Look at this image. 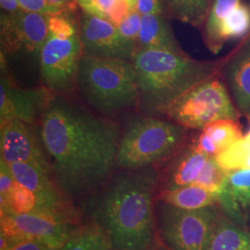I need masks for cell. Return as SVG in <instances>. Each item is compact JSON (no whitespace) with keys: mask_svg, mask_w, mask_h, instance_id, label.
Segmentation results:
<instances>
[{"mask_svg":"<svg viewBox=\"0 0 250 250\" xmlns=\"http://www.w3.org/2000/svg\"><path fill=\"white\" fill-rule=\"evenodd\" d=\"M6 68V62L1 60L0 124L11 120H20L31 125L40 122L55 95L45 86L20 88L9 78Z\"/></svg>","mask_w":250,"mask_h":250,"instance_id":"11","label":"cell"},{"mask_svg":"<svg viewBox=\"0 0 250 250\" xmlns=\"http://www.w3.org/2000/svg\"><path fill=\"white\" fill-rule=\"evenodd\" d=\"M250 31V7L239 3L224 18L220 28V40L224 45L226 41L247 36Z\"/></svg>","mask_w":250,"mask_h":250,"instance_id":"24","label":"cell"},{"mask_svg":"<svg viewBox=\"0 0 250 250\" xmlns=\"http://www.w3.org/2000/svg\"><path fill=\"white\" fill-rule=\"evenodd\" d=\"M208 159V156L200 151L195 144L188 146L171 165L166 189H174L193 184Z\"/></svg>","mask_w":250,"mask_h":250,"instance_id":"18","label":"cell"},{"mask_svg":"<svg viewBox=\"0 0 250 250\" xmlns=\"http://www.w3.org/2000/svg\"><path fill=\"white\" fill-rule=\"evenodd\" d=\"M0 6L2 12L7 14H16L22 11L20 8L18 0H0Z\"/></svg>","mask_w":250,"mask_h":250,"instance_id":"38","label":"cell"},{"mask_svg":"<svg viewBox=\"0 0 250 250\" xmlns=\"http://www.w3.org/2000/svg\"><path fill=\"white\" fill-rule=\"evenodd\" d=\"M59 250H112L106 232L94 223L78 227Z\"/></svg>","mask_w":250,"mask_h":250,"instance_id":"22","label":"cell"},{"mask_svg":"<svg viewBox=\"0 0 250 250\" xmlns=\"http://www.w3.org/2000/svg\"><path fill=\"white\" fill-rule=\"evenodd\" d=\"M219 193L197 185L165 189L160 196L163 202L184 209H197L218 204Z\"/></svg>","mask_w":250,"mask_h":250,"instance_id":"19","label":"cell"},{"mask_svg":"<svg viewBox=\"0 0 250 250\" xmlns=\"http://www.w3.org/2000/svg\"><path fill=\"white\" fill-rule=\"evenodd\" d=\"M228 173L229 171L220 166L215 157H208L204 167L193 184L219 193L224 186Z\"/></svg>","mask_w":250,"mask_h":250,"instance_id":"28","label":"cell"},{"mask_svg":"<svg viewBox=\"0 0 250 250\" xmlns=\"http://www.w3.org/2000/svg\"><path fill=\"white\" fill-rule=\"evenodd\" d=\"M20 8L22 11L40 13L45 15H56L66 12L62 9L52 6L47 0H18Z\"/></svg>","mask_w":250,"mask_h":250,"instance_id":"33","label":"cell"},{"mask_svg":"<svg viewBox=\"0 0 250 250\" xmlns=\"http://www.w3.org/2000/svg\"><path fill=\"white\" fill-rule=\"evenodd\" d=\"M78 227L72 218L29 212L1 214V236L8 243L36 239L60 250Z\"/></svg>","mask_w":250,"mask_h":250,"instance_id":"9","label":"cell"},{"mask_svg":"<svg viewBox=\"0 0 250 250\" xmlns=\"http://www.w3.org/2000/svg\"><path fill=\"white\" fill-rule=\"evenodd\" d=\"M83 13L107 20L117 0H76Z\"/></svg>","mask_w":250,"mask_h":250,"instance_id":"31","label":"cell"},{"mask_svg":"<svg viewBox=\"0 0 250 250\" xmlns=\"http://www.w3.org/2000/svg\"><path fill=\"white\" fill-rule=\"evenodd\" d=\"M48 26L49 32L58 36H71L79 32V28L69 17L68 12L49 16Z\"/></svg>","mask_w":250,"mask_h":250,"instance_id":"29","label":"cell"},{"mask_svg":"<svg viewBox=\"0 0 250 250\" xmlns=\"http://www.w3.org/2000/svg\"><path fill=\"white\" fill-rule=\"evenodd\" d=\"M39 133L52 176L68 200L94 197L119 168V126L62 96L49 102Z\"/></svg>","mask_w":250,"mask_h":250,"instance_id":"1","label":"cell"},{"mask_svg":"<svg viewBox=\"0 0 250 250\" xmlns=\"http://www.w3.org/2000/svg\"><path fill=\"white\" fill-rule=\"evenodd\" d=\"M83 52L80 32L71 36H58L49 32L38 57L44 86L60 96L76 87Z\"/></svg>","mask_w":250,"mask_h":250,"instance_id":"8","label":"cell"},{"mask_svg":"<svg viewBox=\"0 0 250 250\" xmlns=\"http://www.w3.org/2000/svg\"><path fill=\"white\" fill-rule=\"evenodd\" d=\"M161 114L187 129H203L223 119L237 121L241 115L217 75L185 93L165 107Z\"/></svg>","mask_w":250,"mask_h":250,"instance_id":"7","label":"cell"},{"mask_svg":"<svg viewBox=\"0 0 250 250\" xmlns=\"http://www.w3.org/2000/svg\"><path fill=\"white\" fill-rule=\"evenodd\" d=\"M208 250H250V230L221 216L215 226Z\"/></svg>","mask_w":250,"mask_h":250,"instance_id":"20","label":"cell"},{"mask_svg":"<svg viewBox=\"0 0 250 250\" xmlns=\"http://www.w3.org/2000/svg\"><path fill=\"white\" fill-rule=\"evenodd\" d=\"M223 73L240 114L250 116V37L227 60Z\"/></svg>","mask_w":250,"mask_h":250,"instance_id":"16","label":"cell"},{"mask_svg":"<svg viewBox=\"0 0 250 250\" xmlns=\"http://www.w3.org/2000/svg\"><path fill=\"white\" fill-rule=\"evenodd\" d=\"M137 10V0H117L107 21L118 26L129 14Z\"/></svg>","mask_w":250,"mask_h":250,"instance_id":"34","label":"cell"},{"mask_svg":"<svg viewBox=\"0 0 250 250\" xmlns=\"http://www.w3.org/2000/svg\"><path fill=\"white\" fill-rule=\"evenodd\" d=\"M222 168L228 171L250 170V129L240 140L215 156Z\"/></svg>","mask_w":250,"mask_h":250,"instance_id":"25","label":"cell"},{"mask_svg":"<svg viewBox=\"0 0 250 250\" xmlns=\"http://www.w3.org/2000/svg\"><path fill=\"white\" fill-rule=\"evenodd\" d=\"M240 3V0H213L205 21V44L213 53H218L223 46L220 40V28L228 13Z\"/></svg>","mask_w":250,"mask_h":250,"instance_id":"23","label":"cell"},{"mask_svg":"<svg viewBox=\"0 0 250 250\" xmlns=\"http://www.w3.org/2000/svg\"><path fill=\"white\" fill-rule=\"evenodd\" d=\"M16 183L9 164L4 161H0V203L1 208L6 205L12 188Z\"/></svg>","mask_w":250,"mask_h":250,"instance_id":"32","label":"cell"},{"mask_svg":"<svg viewBox=\"0 0 250 250\" xmlns=\"http://www.w3.org/2000/svg\"><path fill=\"white\" fill-rule=\"evenodd\" d=\"M16 182L36 197L38 212L72 218L67 198L57 186L53 176L36 165L18 162L9 164Z\"/></svg>","mask_w":250,"mask_h":250,"instance_id":"14","label":"cell"},{"mask_svg":"<svg viewBox=\"0 0 250 250\" xmlns=\"http://www.w3.org/2000/svg\"><path fill=\"white\" fill-rule=\"evenodd\" d=\"M194 144L200 151L205 153L208 157H215L218 154L217 146H215L213 141L203 131L198 135L196 142Z\"/></svg>","mask_w":250,"mask_h":250,"instance_id":"37","label":"cell"},{"mask_svg":"<svg viewBox=\"0 0 250 250\" xmlns=\"http://www.w3.org/2000/svg\"><path fill=\"white\" fill-rule=\"evenodd\" d=\"M202 131L208 134L217 146L218 154L227 149L244 136L236 120H218L205 126Z\"/></svg>","mask_w":250,"mask_h":250,"instance_id":"26","label":"cell"},{"mask_svg":"<svg viewBox=\"0 0 250 250\" xmlns=\"http://www.w3.org/2000/svg\"></svg>","mask_w":250,"mask_h":250,"instance_id":"41","label":"cell"},{"mask_svg":"<svg viewBox=\"0 0 250 250\" xmlns=\"http://www.w3.org/2000/svg\"><path fill=\"white\" fill-rule=\"evenodd\" d=\"M49 16L21 11L1 13V52L4 55L25 53L39 57L49 34ZM2 54V53H1Z\"/></svg>","mask_w":250,"mask_h":250,"instance_id":"10","label":"cell"},{"mask_svg":"<svg viewBox=\"0 0 250 250\" xmlns=\"http://www.w3.org/2000/svg\"><path fill=\"white\" fill-rule=\"evenodd\" d=\"M132 62L139 89V107L148 114L161 111L220 70L219 63L200 62L180 54L136 48Z\"/></svg>","mask_w":250,"mask_h":250,"instance_id":"3","label":"cell"},{"mask_svg":"<svg viewBox=\"0 0 250 250\" xmlns=\"http://www.w3.org/2000/svg\"><path fill=\"white\" fill-rule=\"evenodd\" d=\"M76 87L94 112L113 118L139 107V89L132 61L83 52Z\"/></svg>","mask_w":250,"mask_h":250,"instance_id":"4","label":"cell"},{"mask_svg":"<svg viewBox=\"0 0 250 250\" xmlns=\"http://www.w3.org/2000/svg\"><path fill=\"white\" fill-rule=\"evenodd\" d=\"M0 149L1 160L8 164L30 163L52 175L40 133L34 125L20 120L0 124Z\"/></svg>","mask_w":250,"mask_h":250,"instance_id":"12","label":"cell"},{"mask_svg":"<svg viewBox=\"0 0 250 250\" xmlns=\"http://www.w3.org/2000/svg\"><path fill=\"white\" fill-rule=\"evenodd\" d=\"M141 22L142 14L138 10H135L129 14L117 27L122 36L137 45V40L141 30Z\"/></svg>","mask_w":250,"mask_h":250,"instance_id":"30","label":"cell"},{"mask_svg":"<svg viewBox=\"0 0 250 250\" xmlns=\"http://www.w3.org/2000/svg\"><path fill=\"white\" fill-rule=\"evenodd\" d=\"M38 212L35 195L19 183H15L6 205L1 208V214Z\"/></svg>","mask_w":250,"mask_h":250,"instance_id":"27","label":"cell"},{"mask_svg":"<svg viewBox=\"0 0 250 250\" xmlns=\"http://www.w3.org/2000/svg\"><path fill=\"white\" fill-rule=\"evenodd\" d=\"M152 250H170V249H168L166 246H164L163 244L162 245H158L155 249H153Z\"/></svg>","mask_w":250,"mask_h":250,"instance_id":"40","label":"cell"},{"mask_svg":"<svg viewBox=\"0 0 250 250\" xmlns=\"http://www.w3.org/2000/svg\"><path fill=\"white\" fill-rule=\"evenodd\" d=\"M218 205L232 224L250 230V170L229 171L219 192Z\"/></svg>","mask_w":250,"mask_h":250,"instance_id":"15","label":"cell"},{"mask_svg":"<svg viewBox=\"0 0 250 250\" xmlns=\"http://www.w3.org/2000/svg\"><path fill=\"white\" fill-rule=\"evenodd\" d=\"M1 250H58L36 239H25L9 244L1 236Z\"/></svg>","mask_w":250,"mask_h":250,"instance_id":"35","label":"cell"},{"mask_svg":"<svg viewBox=\"0 0 250 250\" xmlns=\"http://www.w3.org/2000/svg\"><path fill=\"white\" fill-rule=\"evenodd\" d=\"M137 10L142 14H164L162 0H137Z\"/></svg>","mask_w":250,"mask_h":250,"instance_id":"36","label":"cell"},{"mask_svg":"<svg viewBox=\"0 0 250 250\" xmlns=\"http://www.w3.org/2000/svg\"><path fill=\"white\" fill-rule=\"evenodd\" d=\"M172 18L192 26L205 23L210 9V0H162Z\"/></svg>","mask_w":250,"mask_h":250,"instance_id":"21","label":"cell"},{"mask_svg":"<svg viewBox=\"0 0 250 250\" xmlns=\"http://www.w3.org/2000/svg\"><path fill=\"white\" fill-rule=\"evenodd\" d=\"M157 185L153 166L123 170L94 196L95 223L106 232L112 250H152L159 245Z\"/></svg>","mask_w":250,"mask_h":250,"instance_id":"2","label":"cell"},{"mask_svg":"<svg viewBox=\"0 0 250 250\" xmlns=\"http://www.w3.org/2000/svg\"><path fill=\"white\" fill-rule=\"evenodd\" d=\"M137 48L160 49L184 54L163 14L142 15Z\"/></svg>","mask_w":250,"mask_h":250,"instance_id":"17","label":"cell"},{"mask_svg":"<svg viewBox=\"0 0 250 250\" xmlns=\"http://www.w3.org/2000/svg\"><path fill=\"white\" fill-rule=\"evenodd\" d=\"M216 205L184 209L159 199L156 203L158 234L170 250H208L222 214Z\"/></svg>","mask_w":250,"mask_h":250,"instance_id":"6","label":"cell"},{"mask_svg":"<svg viewBox=\"0 0 250 250\" xmlns=\"http://www.w3.org/2000/svg\"><path fill=\"white\" fill-rule=\"evenodd\" d=\"M47 1L54 7L62 9L66 12L72 11L76 8V6H78L76 0H47Z\"/></svg>","mask_w":250,"mask_h":250,"instance_id":"39","label":"cell"},{"mask_svg":"<svg viewBox=\"0 0 250 250\" xmlns=\"http://www.w3.org/2000/svg\"><path fill=\"white\" fill-rule=\"evenodd\" d=\"M79 32L83 52L102 58L133 60L137 45L122 36L118 27L106 19L83 13Z\"/></svg>","mask_w":250,"mask_h":250,"instance_id":"13","label":"cell"},{"mask_svg":"<svg viewBox=\"0 0 250 250\" xmlns=\"http://www.w3.org/2000/svg\"><path fill=\"white\" fill-rule=\"evenodd\" d=\"M187 128L156 117L134 119L122 134L118 166L136 170L167 159L182 145Z\"/></svg>","mask_w":250,"mask_h":250,"instance_id":"5","label":"cell"}]
</instances>
